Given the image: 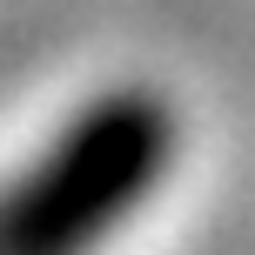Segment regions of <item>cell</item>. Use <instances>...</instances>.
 Wrapping results in <instances>:
<instances>
[{"mask_svg":"<svg viewBox=\"0 0 255 255\" xmlns=\"http://www.w3.org/2000/svg\"><path fill=\"white\" fill-rule=\"evenodd\" d=\"M175 134V108L154 88L94 94L0 188V255H94L168 175Z\"/></svg>","mask_w":255,"mask_h":255,"instance_id":"cell-1","label":"cell"}]
</instances>
